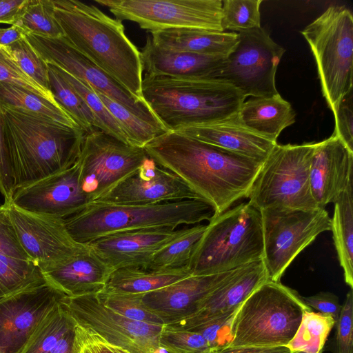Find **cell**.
Segmentation results:
<instances>
[{
	"label": "cell",
	"mask_w": 353,
	"mask_h": 353,
	"mask_svg": "<svg viewBox=\"0 0 353 353\" xmlns=\"http://www.w3.org/2000/svg\"><path fill=\"white\" fill-rule=\"evenodd\" d=\"M143 148L150 159L209 203L214 217L247 196L263 163L173 131L156 137Z\"/></svg>",
	"instance_id": "obj_1"
},
{
	"label": "cell",
	"mask_w": 353,
	"mask_h": 353,
	"mask_svg": "<svg viewBox=\"0 0 353 353\" xmlns=\"http://www.w3.org/2000/svg\"><path fill=\"white\" fill-rule=\"evenodd\" d=\"M63 37L77 50L137 99L142 96L141 52L125 33L122 21L77 0H50Z\"/></svg>",
	"instance_id": "obj_2"
},
{
	"label": "cell",
	"mask_w": 353,
	"mask_h": 353,
	"mask_svg": "<svg viewBox=\"0 0 353 353\" xmlns=\"http://www.w3.org/2000/svg\"><path fill=\"white\" fill-rule=\"evenodd\" d=\"M1 109L14 192L77 162L85 134L82 129L35 114Z\"/></svg>",
	"instance_id": "obj_3"
},
{
	"label": "cell",
	"mask_w": 353,
	"mask_h": 353,
	"mask_svg": "<svg viewBox=\"0 0 353 353\" xmlns=\"http://www.w3.org/2000/svg\"><path fill=\"white\" fill-rule=\"evenodd\" d=\"M142 96L168 131L223 120L237 114L245 97L219 79H177L145 74Z\"/></svg>",
	"instance_id": "obj_4"
},
{
	"label": "cell",
	"mask_w": 353,
	"mask_h": 353,
	"mask_svg": "<svg viewBox=\"0 0 353 353\" xmlns=\"http://www.w3.org/2000/svg\"><path fill=\"white\" fill-rule=\"evenodd\" d=\"M214 214V208L201 199L145 205L93 201L64 221L73 239L86 244L119 232L161 228L176 229L181 225L210 221Z\"/></svg>",
	"instance_id": "obj_5"
},
{
	"label": "cell",
	"mask_w": 353,
	"mask_h": 353,
	"mask_svg": "<svg viewBox=\"0 0 353 353\" xmlns=\"http://www.w3.org/2000/svg\"><path fill=\"white\" fill-rule=\"evenodd\" d=\"M263 259L261 212L248 202L242 203L209 221L188 269L192 276L214 274Z\"/></svg>",
	"instance_id": "obj_6"
},
{
	"label": "cell",
	"mask_w": 353,
	"mask_h": 353,
	"mask_svg": "<svg viewBox=\"0 0 353 353\" xmlns=\"http://www.w3.org/2000/svg\"><path fill=\"white\" fill-rule=\"evenodd\" d=\"M310 310L297 291L280 281L268 280L253 291L236 311L230 346L286 347L303 314Z\"/></svg>",
	"instance_id": "obj_7"
},
{
	"label": "cell",
	"mask_w": 353,
	"mask_h": 353,
	"mask_svg": "<svg viewBox=\"0 0 353 353\" xmlns=\"http://www.w3.org/2000/svg\"><path fill=\"white\" fill-rule=\"evenodd\" d=\"M301 34L315 59L323 95L334 112L352 91L353 17L347 8L329 6Z\"/></svg>",
	"instance_id": "obj_8"
},
{
	"label": "cell",
	"mask_w": 353,
	"mask_h": 353,
	"mask_svg": "<svg viewBox=\"0 0 353 353\" xmlns=\"http://www.w3.org/2000/svg\"><path fill=\"white\" fill-rule=\"evenodd\" d=\"M315 143L276 144L263 161L246 197L259 210L273 207L317 208L309 179Z\"/></svg>",
	"instance_id": "obj_9"
},
{
	"label": "cell",
	"mask_w": 353,
	"mask_h": 353,
	"mask_svg": "<svg viewBox=\"0 0 353 353\" xmlns=\"http://www.w3.org/2000/svg\"><path fill=\"white\" fill-rule=\"evenodd\" d=\"M263 239V263L269 280L279 282L295 257L318 235L331 230L325 208L281 207L260 210Z\"/></svg>",
	"instance_id": "obj_10"
},
{
	"label": "cell",
	"mask_w": 353,
	"mask_h": 353,
	"mask_svg": "<svg viewBox=\"0 0 353 353\" xmlns=\"http://www.w3.org/2000/svg\"><path fill=\"white\" fill-rule=\"evenodd\" d=\"M116 19L137 23L150 32L193 28L223 32L221 0H95Z\"/></svg>",
	"instance_id": "obj_11"
},
{
	"label": "cell",
	"mask_w": 353,
	"mask_h": 353,
	"mask_svg": "<svg viewBox=\"0 0 353 353\" xmlns=\"http://www.w3.org/2000/svg\"><path fill=\"white\" fill-rule=\"evenodd\" d=\"M237 33L239 42L216 79L232 85L245 98L279 94L275 77L285 50L261 27Z\"/></svg>",
	"instance_id": "obj_12"
},
{
	"label": "cell",
	"mask_w": 353,
	"mask_h": 353,
	"mask_svg": "<svg viewBox=\"0 0 353 353\" xmlns=\"http://www.w3.org/2000/svg\"><path fill=\"white\" fill-rule=\"evenodd\" d=\"M143 148L123 143L99 129L85 134L77 161L90 203L139 168L148 159Z\"/></svg>",
	"instance_id": "obj_13"
},
{
	"label": "cell",
	"mask_w": 353,
	"mask_h": 353,
	"mask_svg": "<svg viewBox=\"0 0 353 353\" xmlns=\"http://www.w3.org/2000/svg\"><path fill=\"white\" fill-rule=\"evenodd\" d=\"M25 37L46 63L59 67L90 86L94 91L107 96L143 120L168 132L145 101L134 97L74 48L64 37L52 39L26 34Z\"/></svg>",
	"instance_id": "obj_14"
},
{
	"label": "cell",
	"mask_w": 353,
	"mask_h": 353,
	"mask_svg": "<svg viewBox=\"0 0 353 353\" xmlns=\"http://www.w3.org/2000/svg\"><path fill=\"white\" fill-rule=\"evenodd\" d=\"M75 323L130 353H154L164 325L128 319L105 306L97 294L65 296L62 301Z\"/></svg>",
	"instance_id": "obj_15"
},
{
	"label": "cell",
	"mask_w": 353,
	"mask_h": 353,
	"mask_svg": "<svg viewBox=\"0 0 353 353\" xmlns=\"http://www.w3.org/2000/svg\"><path fill=\"white\" fill-rule=\"evenodd\" d=\"M66 295L45 278L0 298V347L17 353L46 314Z\"/></svg>",
	"instance_id": "obj_16"
},
{
	"label": "cell",
	"mask_w": 353,
	"mask_h": 353,
	"mask_svg": "<svg viewBox=\"0 0 353 353\" xmlns=\"http://www.w3.org/2000/svg\"><path fill=\"white\" fill-rule=\"evenodd\" d=\"M6 205L22 248L38 266L64 261L85 247L71 236L64 219L30 212L11 202Z\"/></svg>",
	"instance_id": "obj_17"
},
{
	"label": "cell",
	"mask_w": 353,
	"mask_h": 353,
	"mask_svg": "<svg viewBox=\"0 0 353 353\" xmlns=\"http://www.w3.org/2000/svg\"><path fill=\"white\" fill-rule=\"evenodd\" d=\"M11 203L30 212L66 219L90 201L83 189L77 162L68 169L17 189Z\"/></svg>",
	"instance_id": "obj_18"
},
{
	"label": "cell",
	"mask_w": 353,
	"mask_h": 353,
	"mask_svg": "<svg viewBox=\"0 0 353 353\" xmlns=\"http://www.w3.org/2000/svg\"><path fill=\"white\" fill-rule=\"evenodd\" d=\"M187 199L203 200L178 176L148 158L139 168L95 201L145 205Z\"/></svg>",
	"instance_id": "obj_19"
},
{
	"label": "cell",
	"mask_w": 353,
	"mask_h": 353,
	"mask_svg": "<svg viewBox=\"0 0 353 353\" xmlns=\"http://www.w3.org/2000/svg\"><path fill=\"white\" fill-rule=\"evenodd\" d=\"M244 266L223 273L190 275L161 289L143 294L142 302L168 325L193 314L204 299L234 277Z\"/></svg>",
	"instance_id": "obj_20"
},
{
	"label": "cell",
	"mask_w": 353,
	"mask_h": 353,
	"mask_svg": "<svg viewBox=\"0 0 353 353\" xmlns=\"http://www.w3.org/2000/svg\"><path fill=\"white\" fill-rule=\"evenodd\" d=\"M185 229L161 228L119 232L86 244L114 270L123 268H143L156 252Z\"/></svg>",
	"instance_id": "obj_21"
},
{
	"label": "cell",
	"mask_w": 353,
	"mask_h": 353,
	"mask_svg": "<svg viewBox=\"0 0 353 353\" xmlns=\"http://www.w3.org/2000/svg\"><path fill=\"white\" fill-rule=\"evenodd\" d=\"M309 179L318 208L334 203L353 181V152L334 134L315 143Z\"/></svg>",
	"instance_id": "obj_22"
},
{
	"label": "cell",
	"mask_w": 353,
	"mask_h": 353,
	"mask_svg": "<svg viewBox=\"0 0 353 353\" xmlns=\"http://www.w3.org/2000/svg\"><path fill=\"white\" fill-rule=\"evenodd\" d=\"M39 268L48 282L70 297L101 292L114 271L88 244L64 261Z\"/></svg>",
	"instance_id": "obj_23"
},
{
	"label": "cell",
	"mask_w": 353,
	"mask_h": 353,
	"mask_svg": "<svg viewBox=\"0 0 353 353\" xmlns=\"http://www.w3.org/2000/svg\"><path fill=\"white\" fill-rule=\"evenodd\" d=\"M268 280L263 260L249 263L231 280L204 299L193 314L166 325L185 330L235 312L253 291Z\"/></svg>",
	"instance_id": "obj_24"
},
{
	"label": "cell",
	"mask_w": 353,
	"mask_h": 353,
	"mask_svg": "<svg viewBox=\"0 0 353 353\" xmlns=\"http://www.w3.org/2000/svg\"><path fill=\"white\" fill-rule=\"evenodd\" d=\"M233 153L264 161L277 142L246 126L238 113L223 120L177 131Z\"/></svg>",
	"instance_id": "obj_25"
},
{
	"label": "cell",
	"mask_w": 353,
	"mask_h": 353,
	"mask_svg": "<svg viewBox=\"0 0 353 353\" xmlns=\"http://www.w3.org/2000/svg\"><path fill=\"white\" fill-rule=\"evenodd\" d=\"M140 52L146 74L177 79H216L227 58L163 49L149 36Z\"/></svg>",
	"instance_id": "obj_26"
},
{
	"label": "cell",
	"mask_w": 353,
	"mask_h": 353,
	"mask_svg": "<svg viewBox=\"0 0 353 353\" xmlns=\"http://www.w3.org/2000/svg\"><path fill=\"white\" fill-rule=\"evenodd\" d=\"M43 278L18 239L7 205L0 203V298Z\"/></svg>",
	"instance_id": "obj_27"
},
{
	"label": "cell",
	"mask_w": 353,
	"mask_h": 353,
	"mask_svg": "<svg viewBox=\"0 0 353 353\" xmlns=\"http://www.w3.org/2000/svg\"><path fill=\"white\" fill-rule=\"evenodd\" d=\"M159 47L175 51L227 57L239 42L234 32H218L193 28H172L151 32Z\"/></svg>",
	"instance_id": "obj_28"
},
{
	"label": "cell",
	"mask_w": 353,
	"mask_h": 353,
	"mask_svg": "<svg viewBox=\"0 0 353 353\" xmlns=\"http://www.w3.org/2000/svg\"><path fill=\"white\" fill-rule=\"evenodd\" d=\"M238 115L246 126L276 142L281 132L295 122L296 113L279 94L245 101Z\"/></svg>",
	"instance_id": "obj_29"
},
{
	"label": "cell",
	"mask_w": 353,
	"mask_h": 353,
	"mask_svg": "<svg viewBox=\"0 0 353 353\" xmlns=\"http://www.w3.org/2000/svg\"><path fill=\"white\" fill-rule=\"evenodd\" d=\"M331 230L345 283L353 288V183L334 202Z\"/></svg>",
	"instance_id": "obj_30"
},
{
	"label": "cell",
	"mask_w": 353,
	"mask_h": 353,
	"mask_svg": "<svg viewBox=\"0 0 353 353\" xmlns=\"http://www.w3.org/2000/svg\"><path fill=\"white\" fill-rule=\"evenodd\" d=\"M188 268L153 271L143 268H123L114 270L103 290L145 294L190 276Z\"/></svg>",
	"instance_id": "obj_31"
},
{
	"label": "cell",
	"mask_w": 353,
	"mask_h": 353,
	"mask_svg": "<svg viewBox=\"0 0 353 353\" xmlns=\"http://www.w3.org/2000/svg\"><path fill=\"white\" fill-rule=\"evenodd\" d=\"M0 105L80 128L57 103L19 85L0 82Z\"/></svg>",
	"instance_id": "obj_32"
},
{
	"label": "cell",
	"mask_w": 353,
	"mask_h": 353,
	"mask_svg": "<svg viewBox=\"0 0 353 353\" xmlns=\"http://www.w3.org/2000/svg\"><path fill=\"white\" fill-rule=\"evenodd\" d=\"M62 301L41 320L17 353H49L59 341L76 325Z\"/></svg>",
	"instance_id": "obj_33"
},
{
	"label": "cell",
	"mask_w": 353,
	"mask_h": 353,
	"mask_svg": "<svg viewBox=\"0 0 353 353\" xmlns=\"http://www.w3.org/2000/svg\"><path fill=\"white\" fill-rule=\"evenodd\" d=\"M48 66L49 90L56 103L85 134L97 130L95 117L82 97L52 64Z\"/></svg>",
	"instance_id": "obj_34"
},
{
	"label": "cell",
	"mask_w": 353,
	"mask_h": 353,
	"mask_svg": "<svg viewBox=\"0 0 353 353\" xmlns=\"http://www.w3.org/2000/svg\"><path fill=\"white\" fill-rule=\"evenodd\" d=\"M207 225L199 224L185 231L156 252L143 268L165 271L188 268L194 250L201 238Z\"/></svg>",
	"instance_id": "obj_35"
},
{
	"label": "cell",
	"mask_w": 353,
	"mask_h": 353,
	"mask_svg": "<svg viewBox=\"0 0 353 353\" xmlns=\"http://www.w3.org/2000/svg\"><path fill=\"white\" fill-rule=\"evenodd\" d=\"M335 321L327 314L305 312L292 340L286 347L291 353H322L327 339L334 327Z\"/></svg>",
	"instance_id": "obj_36"
},
{
	"label": "cell",
	"mask_w": 353,
	"mask_h": 353,
	"mask_svg": "<svg viewBox=\"0 0 353 353\" xmlns=\"http://www.w3.org/2000/svg\"><path fill=\"white\" fill-rule=\"evenodd\" d=\"M12 26L21 28L26 34L52 39L64 36L53 17L50 0H27Z\"/></svg>",
	"instance_id": "obj_37"
},
{
	"label": "cell",
	"mask_w": 353,
	"mask_h": 353,
	"mask_svg": "<svg viewBox=\"0 0 353 353\" xmlns=\"http://www.w3.org/2000/svg\"><path fill=\"white\" fill-rule=\"evenodd\" d=\"M95 92L120 125L130 145L144 148L156 137L168 132L136 116L107 96Z\"/></svg>",
	"instance_id": "obj_38"
},
{
	"label": "cell",
	"mask_w": 353,
	"mask_h": 353,
	"mask_svg": "<svg viewBox=\"0 0 353 353\" xmlns=\"http://www.w3.org/2000/svg\"><path fill=\"white\" fill-rule=\"evenodd\" d=\"M97 295L105 306L128 319L154 325H165L163 319L143 305V294L103 290Z\"/></svg>",
	"instance_id": "obj_39"
},
{
	"label": "cell",
	"mask_w": 353,
	"mask_h": 353,
	"mask_svg": "<svg viewBox=\"0 0 353 353\" xmlns=\"http://www.w3.org/2000/svg\"><path fill=\"white\" fill-rule=\"evenodd\" d=\"M53 65L59 74L79 93L91 110L95 117L97 128L130 145L120 125L96 92L88 85L79 81L59 67Z\"/></svg>",
	"instance_id": "obj_40"
},
{
	"label": "cell",
	"mask_w": 353,
	"mask_h": 353,
	"mask_svg": "<svg viewBox=\"0 0 353 353\" xmlns=\"http://www.w3.org/2000/svg\"><path fill=\"white\" fill-rule=\"evenodd\" d=\"M261 3L262 0L222 1L223 30L239 32L261 28Z\"/></svg>",
	"instance_id": "obj_41"
},
{
	"label": "cell",
	"mask_w": 353,
	"mask_h": 353,
	"mask_svg": "<svg viewBox=\"0 0 353 353\" xmlns=\"http://www.w3.org/2000/svg\"><path fill=\"white\" fill-rule=\"evenodd\" d=\"M4 48L27 76L43 90L50 92L48 85V63L33 48L25 37Z\"/></svg>",
	"instance_id": "obj_42"
},
{
	"label": "cell",
	"mask_w": 353,
	"mask_h": 353,
	"mask_svg": "<svg viewBox=\"0 0 353 353\" xmlns=\"http://www.w3.org/2000/svg\"><path fill=\"white\" fill-rule=\"evenodd\" d=\"M159 343L172 353H205L210 350L208 343L200 334L166 325Z\"/></svg>",
	"instance_id": "obj_43"
},
{
	"label": "cell",
	"mask_w": 353,
	"mask_h": 353,
	"mask_svg": "<svg viewBox=\"0 0 353 353\" xmlns=\"http://www.w3.org/2000/svg\"><path fill=\"white\" fill-rule=\"evenodd\" d=\"M235 312L194 325L185 330L200 334L208 343L210 350L228 347L232 339V322Z\"/></svg>",
	"instance_id": "obj_44"
},
{
	"label": "cell",
	"mask_w": 353,
	"mask_h": 353,
	"mask_svg": "<svg viewBox=\"0 0 353 353\" xmlns=\"http://www.w3.org/2000/svg\"><path fill=\"white\" fill-rule=\"evenodd\" d=\"M0 82L19 85L56 103L52 94L27 76L8 50L2 46H0Z\"/></svg>",
	"instance_id": "obj_45"
},
{
	"label": "cell",
	"mask_w": 353,
	"mask_h": 353,
	"mask_svg": "<svg viewBox=\"0 0 353 353\" xmlns=\"http://www.w3.org/2000/svg\"><path fill=\"white\" fill-rule=\"evenodd\" d=\"M334 326L333 353H353V292L347 293Z\"/></svg>",
	"instance_id": "obj_46"
},
{
	"label": "cell",
	"mask_w": 353,
	"mask_h": 353,
	"mask_svg": "<svg viewBox=\"0 0 353 353\" xmlns=\"http://www.w3.org/2000/svg\"><path fill=\"white\" fill-rule=\"evenodd\" d=\"M74 353H130L114 345L97 333L79 325L75 327Z\"/></svg>",
	"instance_id": "obj_47"
},
{
	"label": "cell",
	"mask_w": 353,
	"mask_h": 353,
	"mask_svg": "<svg viewBox=\"0 0 353 353\" xmlns=\"http://www.w3.org/2000/svg\"><path fill=\"white\" fill-rule=\"evenodd\" d=\"M335 128L333 133L353 152L352 91L346 94L333 112Z\"/></svg>",
	"instance_id": "obj_48"
},
{
	"label": "cell",
	"mask_w": 353,
	"mask_h": 353,
	"mask_svg": "<svg viewBox=\"0 0 353 353\" xmlns=\"http://www.w3.org/2000/svg\"><path fill=\"white\" fill-rule=\"evenodd\" d=\"M14 193L13 179L9 150L8 147L4 120L0 105V194L4 203L11 202Z\"/></svg>",
	"instance_id": "obj_49"
},
{
	"label": "cell",
	"mask_w": 353,
	"mask_h": 353,
	"mask_svg": "<svg viewBox=\"0 0 353 353\" xmlns=\"http://www.w3.org/2000/svg\"><path fill=\"white\" fill-rule=\"evenodd\" d=\"M302 299L311 309L331 316L335 323L338 320L342 305L336 294L330 292H319L312 296H302Z\"/></svg>",
	"instance_id": "obj_50"
},
{
	"label": "cell",
	"mask_w": 353,
	"mask_h": 353,
	"mask_svg": "<svg viewBox=\"0 0 353 353\" xmlns=\"http://www.w3.org/2000/svg\"><path fill=\"white\" fill-rule=\"evenodd\" d=\"M27 0H0V23H14Z\"/></svg>",
	"instance_id": "obj_51"
},
{
	"label": "cell",
	"mask_w": 353,
	"mask_h": 353,
	"mask_svg": "<svg viewBox=\"0 0 353 353\" xmlns=\"http://www.w3.org/2000/svg\"><path fill=\"white\" fill-rule=\"evenodd\" d=\"M205 353H291L285 346L273 347H232L228 346Z\"/></svg>",
	"instance_id": "obj_52"
},
{
	"label": "cell",
	"mask_w": 353,
	"mask_h": 353,
	"mask_svg": "<svg viewBox=\"0 0 353 353\" xmlns=\"http://www.w3.org/2000/svg\"><path fill=\"white\" fill-rule=\"evenodd\" d=\"M26 32L17 26L0 28V46L6 47L23 38Z\"/></svg>",
	"instance_id": "obj_53"
},
{
	"label": "cell",
	"mask_w": 353,
	"mask_h": 353,
	"mask_svg": "<svg viewBox=\"0 0 353 353\" xmlns=\"http://www.w3.org/2000/svg\"><path fill=\"white\" fill-rule=\"evenodd\" d=\"M75 327L71 328L49 353H74Z\"/></svg>",
	"instance_id": "obj_54"
},
{
	"label": "cell",
	"mask_w": 353,
	"mask_h": 353,
	"mask_svg": "<svg viewBox=\"0 0 353 353\" xmlns=\"http://www.w3.org/2000/svg\"><path fill=\"white\" fill-rule=\"evenodd\" d=\"M0 353H4V352L2 350V349L0 347Z\"/></svg>",
	"instance_id": "obj_55"
},
{
	"label": "cell",
	"mask_w": 353,
	"mask_h": 353,
	"mask_svg": "<svg viewBox=\"0 0 353 353\" xmlns=\"http://www.w3.org/2000/svg\"><path fill=\"white\" fill-rule=\"evenodd\" d=\"M292 353H304V352H292Z\"/></svg>",
	"instance_id": "obj_56"
}]
</instances>
